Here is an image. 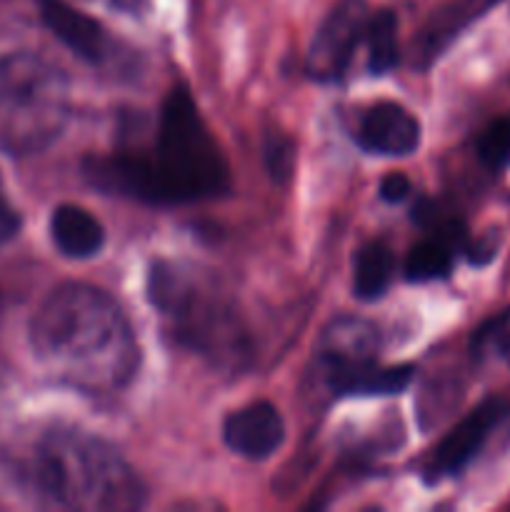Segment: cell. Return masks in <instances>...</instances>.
<instances>
[{
  "label": "cell",
  "mask_w": 510,
  "mask_h": 512,
  "mask_svg": "<svg viewBox=\"0 0 510 512\" xmlns=\"http://www.w3.org/2000/svg\"><path fill=\"white\" fill-rule=\"evenodd\" d=\"M30 345L55 380L93 395L123 390L140 365L130 320L105 290L88 283L50 290L30 320Z\"/></svg>",
  "instance_id": "6da1fadb"
},
{
  "label": "cell",
  "mask_w": 510,
  "mask_h": 512,
  "mask_svg": "<svg viewBox=\"0 0 510 512\" xmlns=\"http://www.w3.org/2000/svg\"><path fill=\"white\" fill-rule=\"evenodd\" d=\"M83 173L103 193L155 205L198 203L230 188L225 155L185 88L170 90L160 108L153 153L93 155Z\"/></svg>",
  "instance_id": "7a4b0ae2"
},
{
  "label": "cell",
  "mask_w": 510,
  "mask_h": 512,
  "mask_svg": "<svg viewBox=\"0 0 510 512\" xmlns=\"http://www.w3.org/2000/svg\"><path fill=\"white\" fill-rule=\"evenodd\" d=\"M18 478L40 500L68 510H138L148 498L140 475L113 445L63 425L33 440L18 463Z\"/></svg>",
  "instance_id": "3957f363"
},
{
  "label": "cell",
  "mask_w": 510,
  "mask_h": 512,
  "mask_svg": "<svg viewBox=\"0 0 510 512\" xmlns=\"http://www.w3.org/2000/svg\"><path fill=\"white\" fill-rule=\"evenodd\" d=\"M148 300L170 338L220 370H243L253 340L233 293L210 270L180 260H155L148 273Z\"/></svg>",
  "instance_id": "277c9868"
},
{
  "label": "cell",
  "mask_w": 510,
  "mask_h": 512,
  "mask_svg": "<svg viewBox=\"0 0 510 512\" xmlns=\"http://www.w3.org/2000/svg\"><path fill=\"white\" fill-rule=\"evenodd\" d=\"M70 83L40 55H0V153L10 158L43 153L70 120Z\"/></svg>",
  "instance_id": "5b68a950"
},
{
  "label": "cell",
  "mask_w": 510,
  "mask_h": 512,
  "mask_svg": "<svg viewBox=\"0 0 510 512\" xmlns=\"http://www.w3.org/2000/svg\"><path fill=\"white\" fill-rule=\"evenodd\" d=\"M370 10L365 0H340L320 23L308 53V73L320 83L340 80L365 40Z\"/></svg>",
  "instance_id": "8992f818"
},
{
  "label": "cell",
  "mask_w": 510,
  "mask_h": 512,
  "mask_svg": "<svg viewBox=\"0 0 510 512\" xmlns=\"http://www.w3.org/2000/svg\"><path fill=\"white\" fill-rule=\"evenodd\" d=\"M378 360V330L363 318L333 320L318 343V363L333 393L338 383Z\"/></svg>",
  "instance_id": "52a82bcc"
},
{
  "label": "cell",
  "mask_w": 510,
  "mask_h": 512,
  "mask_svg": "<svg viewBox=\"0 0 510 512\" xmlns=\"http://www.w3.org/2000/svg\"><path fill=\"white\" fill-rule=\"evenodd\" d=\"M505 415L503 400L490 398L483 405L473 410L468 418L460 420L443 440L433 448L423 465V475L428 483H438V480L450 478V475L460 473L470 460L478 455L483 443L488 440L490 430L500 423Z\"/></svg>",
  "instance_id": "ba28073f"
},
{
  "label": "cell",
  "mask_w": 510,
  "mask_h": 512,
  "mask_svg": "<svg viewBox=\"0 0 510 512\" xmlns=\"http://www.w3.org/2000/svg\"><path fill=\"white\" fill-rule=\"evenodd\" d=\"M40 18L50 33L90 65H105L115 58V43L108 30L90 15L80 13L65 0H38Z\"/></svg>",
  "instance_id": "9c48e42d"
},
{
  "label": "cell",
  "mask_w": 510,
  "mask_h": 512,
  "mask_svg": "<svg viewBox=\"0 0 510 512\" xmlns=\"http://www.w3.org/2000/svg\"><path fill=\"white\" fill-rule=\"evenodd\" d=\"M223 438L233 453L248 460H265L283 445V415L268 400H255L228 415L223 425Z\"/></svg>",
  "instance_id": "30bf717a"
},
{
  "label": "cell",
  "mask_w": 510,
  "mask_h": 512,
  "mask_svg": "<svg viewBox=\"0 0 510 512\" xmlns=\"http://www.w3.org/2000/svg\"><path fill=\"white\" fill-rule=\"evenodd\" d=\"M358 145L375 155H410L420 145V123L393 100L370 105L358 123Z\"/></svg>",
  "instance_id": "8fae6325"
},
{
  "label": "cell",
  "mask_w": 510,
  "mask_h": 512,
  "mask_svg": "<svg viewBox=\"0 0 510 512\" xmlns=\"http://www.w3.org/2000/svg\"><path fill=\"white\" fill-rule=\"evenodd\" d=\"M50 235L58 250L68 258H93L105 243L103 225L80 205H58L50 218Z\"/></svg>",
  "instance_id": "7c38bea8"
},
{
  "label": "cell",
  "mask_w": 510,
  "mask_h": 512,
  "mask_svg": "<svg viewBox=\"0 0 510 512\" xmlns=\"http://www.w3.org/2000/svg\"><path fill=\"white\" fill-rule=\"evenodd\" d=\"M493 3L495 0H455L448 8H440L438 13L428 20V25L420 30L418 43L413 45L415 55H418V63L423 65V68L433 63L435 55L458 35V30H463L475 15H480Z\"/></svg>",
  "instance_id": "4fadbf2b"
},
{
  "label": "cell",
  "mask_w": 510,
  "mask_h": 512,
  "mask_svg": "<svg viewBox=\"0 0 510 512\" xmlns=\"http://www.w3.org/2000/svg\"><path fill=\"white\" fill-rule=\"evenodd\" d=\"M460 240H463V228L450 225L438 238L415 245L405 260V278L410 283H428V280L445 278L453 268V250Z\"/></svg>",
  "instance_id": "5bb4252c"
},
{
  "label": "cell",
  "mask_w": 510,
  "mask_h": 512,
  "mask_svg": "<svg viewBox=\"0 0 510 512\" xmlns=\"http://www.w3.org/2000/svg\"><path fill=\"white\" fill-rule=\"evenodd\" d=\"M395 273L393 250L383 240H370L355 255V273H353V293L360 300H378L388 290L390 280Z\"/></svg>",
  "instance_id": "9a60e30c"
},
{
  "label": "cell",
  "mask_w": 510,
  "mask_h": 512,
  "mask_svg": "<svg viewBox=\"0 0 510 512\" xmlns=\"http://www.w3.org/2000/svg\"><path fill=\"white\" fill-rule=\"evenodd\" d=\"M365 43H368L370 73L383 75L393 70L398 65V15L388 8L370 15Z\"/></svg>",
  "instance_id": "2e32d148"
},
{
  "label": "cell",
  "mask_w": 510,
  "mask_h": 512,
  "mask_svg": "<svg viewBox=\"0 0 510 512\" xmlns=\"http://www.w3.org/2000/svg\"><path fill=\"white\" fill-rule=\"evenodd\" d=\"M478 158L488 168H503L510 163V118H498L480 133Z\"/></svg>",
  "instance_id": "e0dca14e"
},
{
  "label": "cell",
  "mask_w": 510,
  "mask_h": 512,
  "mask_svg": "<svg viewBox=\"0 0 510 512\" xmlns=\"http://www.w3.org/2000/svg\"><path fill=\"white\" fill-rule=\"evenodd\" d=\"M473 350L478 355L490 353L495 358L510 363V310L490 318L478 333L473 335Z\"/></svg>",
  "instance_id": "ac0fdd59"
},
{
  "label": "cell",
  "mask_w": 510,
  "mask_h": 512,
  "mask_svg": "<svg viewBox=\"0 0 510 512\" xmlns=\"http://www.w3.org/2000/svg\"><path fill=\"white\" fill-rule=\"evenodd\" d=\"M265 163H268L270 175L278 183H288L293 175L295 165V145L285 133H268L265 135Z\"/></svg>",
  "instance_id": "d6986e66"
},
{
  "label": "cell",
  "mask_w": 510,
  "mask_h": 512,
  "mask_svg": "<svg viewBox=\"0 0 510 512\" xmlns=\"http://www.w3.org/2000/svg\"><path fill=\"white\" fill-rule=\"evenodd\" d=\"M18 230L20 215L18 210L13 208V203L8 200V195H5L3 183H0V248H5V245L18 235Z\"/></svg>",
  "instance_id": "ffe728a7"
},
{
  "label": "cell",
  "mask_w": 510,
  "mask_h": 512,
  "mask_svg": "<svg viewBox=\"0 0 510 512\" xmlns=\"http://www.w3.org/2000/svg\"><path fill=\"white\" fill-rule=\"evenodd\" d=\"M410 190H413V183L403 173H388L380 180V198L388 200V203H400V200L408 198Z\"/></svg>",
  "instance_id": "44dd1931"
},
{
  "label": "cell",
  "mask_w": 510,
  "mask_h": 512,
  "mask_svg": "<svg viewBox=\"0 0 510 512\" xmlns=\"http://www.w3.org/2000/svg\"><path fill=\"white\" fill-rule=\"evenodd\" d=\"M495 250H498V235L488 233L475 240L473 245H468V260L475 265H485L495 258Z\"/></svg>",
  "instance_id": "7402d4cb"
},
{
  "label": "cell",
  "mask_w": 510,
  "mask_h": 512,
  "mask_svg": "<svg viewBox=\"0 0 510 512\" xmlns=\"http://www.w3.org/2000/svg\"><path fill=\"white\" fill-rule=\"evenodd\" d=\"M88 3L105 5L110 10H125V13H135L140 8V0H88Z\"/></svg>",
  "instance_id": "603a6c76"
}]
</instances>
